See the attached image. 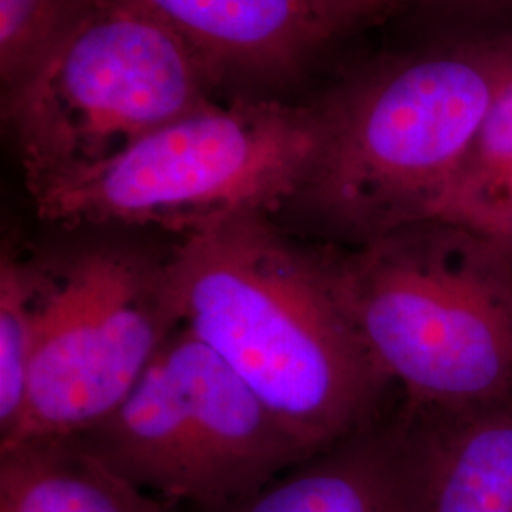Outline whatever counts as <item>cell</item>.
<instances>
[{"mask_svg": "<svg viewBox=\"0 0 512 512\" xmlns=\"http://www.w3.org/2000/svg\"><path fill=\"white\" fill-rule=\"evenodd\" d=\"M0 512H194L112 469L78 437L0 450Z\"/></svg>", "mask_w": 512, "mask_h": 512, "instance_id": "cell-10", "label": "cell"}, {"mask_svg": "<svg viewBox=\"0 0 512 512\" xmlns=\"http://www.w3.org/2000/svg\"><path fill=\"white\" fill-rule=\"evenodd\" d=\"M403 0H311L330 33L336 35L355 23L384 14Z\"/></svg>", "mask_w": 512, "mask_h": 512, "instance_id": "cell-15", "label": "cell"}, {"mask_svg": "<svg viewBox=\"0 0 512 512\" xmlns=\"http://www.w3.org/2000/svg\"><path fill=\"white\" fill-rule=\"evenodd\" d=\"M133 2L181 38L219 78L226 71H287L332 37L311 0Z\"/></svg>", "mask_w": 512, "mask_h": 512, "instance_id": "cell-9", "label": "cell"}, {"mask_svg": "<svg viewBox=\"0 0 512 512\" xmlns=\"http://www.w3.org/2000/svg\"><path fill=\"white\" fill-rule=\"evenodd\" d=\"M215 512H399L391 420L304 459L262 490Z\"/></svg>", "mask_w": 512, "mask_h": 512, "instance_id": "cell-11", "label": "cell"}, {"mask_svg": "<svg viewBox=\"0 0 512 512\" xmlns=\"http://www.w3.org/2000/svg\"><path fill=\"white\" fill-rule=\"evenodd\" d=\"M391 425L399 512H512V399L461 408L404 401Z\"/></svg>", "mask_w": 512, "mask_h": 512, "instance_id": "cell-8", "label": "cell"}, {"mask_svg": "<svg viewBox=\"0 0 512 512\" xmlns=\"http://www.w3.org/2000/svg\"><path fill=\"white\" fill-rule=\"evenodd\" d=\"M71 0H0V74L16 86L52 44Z\"/></svg>", "mask_w": 512, "mask_h": 512, "instance_id": "cell-14", "label": "cell"}, {"mask_svg": "<svg viewBox=\"0 0 512 512\" xmlns=\"http://www.w3.org/2000/svg\"><path fill=\"white\" fill-rule=\"evenodd\" d=\"M217 80L133 0H71L52 44L4 99L29 194L215 103Z\"/></svg>", "mask_w": 512, "mask_h": 512, "instance_id": "cell-5", "label": "cell"}, {"mask_svg": "<svg viewBox=\"0 0 512 512\" xmlns=\"http://www.w3.org/2000/svg\"><path fill=\"white\" fill-rule=\"evenodd\" d=\"M433 220L512 241V76L486 110Z\"/></svg>", "mask_w": 512, "mask_h": 512, "instance_id": "cell-12", "label": "cell"}, {"mask_svg": "<svg viewBox=\"0 0 512 512\" xmlns=\"http://www.w3.org/2000/svg\"><path fill=\"white\" fill-rule=\"evenodd\" d=\"M321 137V105L211 103L31 198L50 222L160 226L184 238L298 200Z\"/></svg>", "mask_w": 512, "mask_h": 512, "instance_id": "cell-4", "label": "cell"}, {"mask_svg": "<svg viewBox=\"0 0 512 512\" xmlns=\"http://www.w3.org/2000/svg\"><path fill=\"white\" fill-rule=\"evenodd\" d=\"M177 327L162 262L114 247L44 262L25 410L0 450L88 433L128 397Z\"/></svg>", "mask_w": 512, "mask_h": 512, "instance_id": "cell-7", "label": "cell"}, {"mask_svg": "<svg viewBox=\"0 0 512 512\" xmlns=\"http://www.w3.org/2000/svg\"><path fill=\"white\" fill-rule=\"evenodd\" d=\"M511 76L507 31L404 57L334 93L298 202L353 247L435 219Z\"/></svg>", "mask_w": 512, "mask_h": 512, "instance_id": "cell-2", "label": "cell"}, {"mask_svg": "<svg viewBox=\"0 0 512 512\" xmlns=\"http://www.w3.org/2000/svg\"><path fill=\"white\" fill-rule=\"evenodd\" d=\"M44 262L4 255L0 262V444L12 439L25 410L37 342Z\"/></svg>", "mask_w": 512, "mask_h": 512, "instance_id": "cell-13", "label": "cell"}, {"mask_svg": "<svg viewBox=\"0 0 512 512\" xmlns=\"http://www.w3.org/2000/svg\"><path fill=\"white\" fill-rule=\"evenodd\" d=\"M353 319L404 401L512 399V241L425 220L334 247Z\"/></svg>", "mask_w": 512, "mask_h": 512, "instance_id": "cell-3", "label": "cell"}, {"mask_svg": "<svg viewBox=\"0 0 512 512\" xmlns=\"http://www.w3.org/2000/svg\"><path fill=\"white\" fill-rule=\"evenodd\" d=\"M139 488L215 512L311 458L251 387L190 330H173L141 380L80 435Z\"/></svg>", "mask_w": 512, "mask_h": 512, "instance_id": "cell-6", "label": "cell"}, {"mask_svg": "<svg viewBox=\"0 0 512 512\" xmlns=\"http://www.w3.org/2000/svg\"><path fill=\"white\" fill-rule=\"evenodd\" d=\"M162 266L179 327L310 456L382 421L393 382L349 310L334 247L298 245L266 215H247L184 236Z\"/></svg>", "mask_w": 512, "mask_h": 512, "instance_id": "cell-1", "label": "cell"}]
</instances>
